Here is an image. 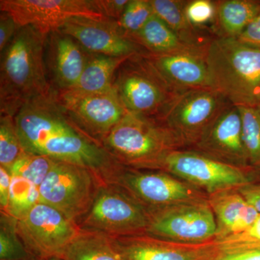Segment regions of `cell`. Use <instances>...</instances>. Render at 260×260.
<instances>
[{
    "mask_svg": "<svg viewBox=\"0 0 260 260\" xmlns=\"http://www.w3.org/2000/svg\"><path fill=\"white\" fill-rule=\"evenodd\" d=\"M14 119L25 153L87 168L108 184L123 167L72 121L54 92L24 105Z\"/></svg>",
    "mask_w": 260,
    "mask_h": 260,
    "instance_id": "cell-1",
    "label": "cell"
},
{
    "mask_svg": "<svg viewBox=\"0 0 260 260\" xmlns=\"http://www.w3.org/2000/svg\"><path fill=\"white\" fill-rule=\"evenodd\" d=\"M56 97L72 121L101 144L127 113L114 88L93 93L68 90L58 92Z\"/></svg>",
    "mask_w": 260,
    "mask_h": 260,
    "instance_id": "cell-13",
    "label": "cell"
},
{
    "mask_svg": "<svg viewBox=\"0 0 260 260\" xmlns=\"http://www.w3.org/2000/svg\"><path fill=\"white\" fill-rule=\"evenodd\" d=\"M42 260H64L63 259H61L60 257H50V258H47V259H44Z\"/></svg>",
    "mask_w": 260,
    "mask_h": 260,
    "instance_id": "cell-40",
    "label": "cell"
},
{
    "mask_svg": "<svg viewBox=\"0 0 260 260\" xmlns=\"http://www.w3.org/2000/svg\"><path fill=\"white\" fill-rule=\"evenodd\" d=\"M184 11L189 23L199 28L211 23L216 18V3L210 0L186 2Z\"/></svg>",
    "mask_w": 260,
    "mask_h": 260,
    "instance_id": "cell-33",
    "label": "cell"
},
{
    "mask_svg": "<svg viewBox=\"0 0 260 260\" xmlns=\"http://www.w3.org/2000/svg\"><path fill=\"white\" fill-rule=\"evenodd\" d=\"M102 145L118 164L138 170H159L171 152L182 149L160 121L128 112Z\"/></svg>",
    "mask_w": 260,
    "mask_h": 260,
    "instance_id": "cell-4",
    "label": "cell"
},
{
    "mask_svg": "<svg viewBox=\"0 0 260 260\" xmlns=\"http://www.w3.org/2000/svg\"><path fill=\"white\" fill-rule=\"evenodd\" d=\"M191 149L229 165L250 169L243 141L239 108L231 104L224 109Z\"/></svg>",
    "mask_w": 260,
    "mask_h": 260,
    "instance_id": "cell-16",
    "label": "cell"
},
{
    "mask_svg": "<svg viewBox=\"0 0 260 260\" xmlns=\"http://www.w3.org/2000/svg\"><path fill=\"white\" fill-rule=\"evenodd\" d=\"M238 39L249 45L260 48V13Z\"/></svg>",
    "mask_w": 260,
    "mask_h": 260,
    "instance_id": "cell-38",
    "label": "cell"
},
{
    "mask_svg": "<svg viewBox=\"0 0 260 260\" xmlns=\"http://www.w3.org/2000/svg\"><path fill=\"white\" fill-rule=\"evenodd\" d=\"M0 260H39L25 246L17 231V219L1 211Z\"/></svg>",
    "mask_w": 260,
    "mask_h": 260,
    "instance_id": "cell-26",
    "label": "cell"
},
{
    "mask_svg": "<svg viewBox=\"0 0 260 260\" xmlns=\"http://www.w3.org/2000/svg\"><path fill=\"white\" fill-rule=\"evenodd\" d=\"M145 56L162 79L179 93L213 88L205 54H147Z\"/></svg>",
    "mask_w": 260,
    "mask_h": 260,
    "instance_id": "cell-17",
    "label": "cell"
},
{
    "mask_svg": "<svg viewBox=\"0 0 260 260\" xmlns=\"http://www.w3.org/2000/svg\"><path fill=\"white\" fill-rule=\"evenodd\" d=\"M17 231L28 250L42 260L61 257L80 229L59 210L39 202L17 220Z\"/></svg>",
    "mask_w": 260,
    "mask_h": 260,
    "instance_id": "cell-11",
    "label": "cell"
},
{
    "mask_svg": "<svg viewBox=\"0 0 260 260\" xmlns=\"http://www.w3.org/2000/svg\"><path fill=\"white\" fill-rule=\"evenodd\" d=\"M243 141L249 167L260 171V104L240 107Z\"/></svg>",
    "mask_w": 260,
    "mask_h": 260,
    "instance_id": "cell-27",
    "label": "cell"
},
{
    "mask_svg": "<svg viewBox=\"0 0 260 260\" xmlns=\"http://www.w3.org/2000/svg\"><path fill=\"white\" fill-rule=\"evenodd\" d=\"M153 14L150 0H130L117 23L129 39L139 32Z\"/></svg>",
    "mask_w": 260,
    "mask_h": 260,
    "instance_id": "cell-32",
    "label": "cell"
},
{
    "mask_svg": "<svg viewBox=\"0 0 260 260\" xmlns=\"http://www.w3.org/2000/svg\"><path fill=\"white\" fill-rule=\"evenodd\" d=\"M48 36L30 25L20 27L1 53V115L15 117L28 102L53 93L44 59Z\"/></svg>",
    "mask_w": 260,
    "mask_h": 260,
    "instance_id": "cell-2",
    "label": "cell"
},
{
    "mask_svg": "<svg viewBox=\"0 0 260 260\" xmlns=\"http://www.w3.org/2000/svg\"><path fill=\"white\" fill-rule=\"evenodd\" d=\"M39 203V187L23 178L12 176L9 203L3 212L18 220Z\"/></svg>",
    "mask_w": 260,
    "mask_h": 260,
    "instance_id": "cell-28",
    "label": "cell"
},
{
    "mask_svg": "<svg viewBox=\"0 0 260 260\" xmlns=\"http://www.w3.org/2000/svg\"><path fill=\"white\" fill-rule=\"evenodd\" d=\"M114 88L128 112L157 120L181 94L162 79L145 54L133 56L121 65Z\"/></svg>",
    "mask_w": 260,
    "mask_h": 260,
    "instance_id": "cell-5",
    "label": "cell"
},
{
    "mask_svg": "<svg viewBox=\"0 0 260 260\" xmlns=\"http://www.w3.org/2000/svg\"><path fill=\"white\" fill-rule=\"evenodd\" d=\"M112 239L114 247L124 260H200L213 242L184 245L145 234Z\"/></svg>",
    "mask_w": 260,
    "mask_h": 260,
    "instance_id": "cell-18",
    "label": "cell"
},
{
    "mask_svg": "<svg viewBox=\"0 0 260 260\" xmlns=\"http://www.w3.org/2000/svg\"><path fill=\"white\" fill-rule=\"evenodd\" d=\"M149 220L148 208L124 188L104 183L78 225L80 230L125 237L145 234Z\"/></svg>",
    "mask_w": 260,
    "mask_h": 260,
    "instance_id": "cell-6",
    "label": "cell"
},
{
    "mask_svg": "<svg viewBox=\"0 0 260 260\" xmlns=\"http://www.w3.org/2000/svg\"><path fill=\"white\" fill-rule=\"evenodd\" d=\"M200 260H260V244L213 242Z\"/></svg>",
    "mask_w": 260,
    "mask_h": 260,
    "instance_id": "cell-30",
    "label": "cell"
},
{
    "mask_svg": "<svg viewBox=\"0 0 260 260\" xmlns=\"http://www.w3.org/2000/svg\"><path fill=\"white\" fill-rule=\"evenodd\" d=\"M220 37L238 39L260 13V2L223 0L216 3Z\"/></svg>",
    "mask_w": 260,
    "mask_h": 260,
    "instance_id": "cell-23",
    "label": "cell"
},
{
    "mask_svg": "<svg viewBox=\"0 0 260 260\" xmlns=\"http://www.w3.org/2000/svg\"><path fill=\"white\" fill-rule=\"evenodd\" d=\"M49 55L54 85L59 92L74 88L88 63L90 53L73 38L59 32L49 34Z\"/></svg>",
    "mask_w": 260,
    "mask_h": 260,
    "instance_id": "cell-19",
    "label": "cell"
},
{
    "mask_svg": "<svg viewBox=\"0 0 260 260\" xmlns=\"http://www.w3.org/2000/svg\"><path fill=\"white\" fill-rule=\"evenodd\" d=\"M230 105L215 89L189 90L180 94L158 121L174 135L182 149L192 148L215 118Z\"/></svg>",
    "mask_w": 260,
    "mask_h": 260,
    "instance_id": "cell-10",
    "label": "cell"
},
{
    "mask_svg": "<svg viewBox=\"0 0 260 260\" xmlns=\"http://www.w3.org/2000/svg\"><path fill=\"white\" fill-rule=\"evenodd\" d=\"M149 213L145 233L149 237L184 245H203L216 237V220L208 199L149 210Z\"/></svg>",
    "mask_w": 260,
    "mask_h": 260,
    "instance_id": "cell-9",
    "label": "cell"
},
{
    "mask_svg": "<svg viewBox=\"0 0 260 260\" xmlns=\"http://www.w3.org/2000/svg\"><path fill=\"white\" fill-rule=\"evenodd\" d=\"M238 242L257 243L260 244V214L250 226L244 232L225 238L219 242Z\"/></svg>",
    "mask_w": 260,
    "mask_h": 260,
    "instance_id": "cell-36",
    "label": "cell"
},
{
    "mask_svg": "<svg viewBox=\"0 0 260 260\" xmlns=\"http://www.w3.org/2000/svg\"><path fill=\"white\" fill-rule=\"evenodd\" d=\"M64 260H124L113 244L112 237L102 233L80 230L66 248Z\"/></svg>",
    "mask_w": 260,
    "mask_h": 260,
    "instance_id": "cell-24",
    "label": "cell"
},
{
    "mask_svg": "<svg viewBox=\"0 0 260 260\" xmlns=\"http://www.w3.org/2000/svg\"><path fill=\"white\" fill-rule=\"evenodd\" d=\"M159 170L175 176L208 196L254 182L252 173L256 171L229 165L191 149L171 152Z\"/></svg>",
    "mask_w": 260,
    "mask_h": 260,
    "instance_id": "cell-8",
    "label": "cell"
},
{
    "mask_svg": "<svg viewBox=\"0 0 260 260\" xmlns=\"http://www.w3.org/2000/svg\"><path fill=\"white\" fill-rule=\"evenodd\" d=\"M248 204L260 214V182L249 183L237 189Z\"/></svg>",
    "mask_w": 260,
    "mask_h": 260,
    "instance_id": "cell-37",
    "label": "cell"
},
{
    "mask_svg": "<svg viewBox=\"0 0 260 260\" xmlns=\"http://www.w3.org/2000/svg\"><path fill=\"white\" fill-rule=\"evenodd\" d=\"M148 54L193 53L205 54L206 47H196L183 41L176 32L153 14L139 32L129 38Z\"/></svg>",
    "mask_w": 260,
    "mask_h": 260,
    "instance_id": "cell-21",
    "label": "cell"
},
{
    "mask_svg": "<svg viewBox=\"0 0 260 260\" xmlns=\"http://www.w3.org/2000/svg\"><path fill=\"white\" fill-rule=\"evenodd\" d=\"M111 184L124 188L148 210L208 199L203 191L164 171L122 167Z\"/></svg>",
    "mask_w": 260,
    "mask_h": 260,
    "instance_id": "cell-12",
    "label": "cell"
},
{
    "mask_svg": "<svg viewBox=\"0 0 260 260\" xmlns=\"http://www.w3.org/2000/svg\"><path fill=\"white\" fill-rule=\"evenodd\" d=\"M213 88L236 107L260 104V48L235 38L212 39L205 52Z\"/></svg>",
    "mask_w": 260,
    "mask_h": 260,
    "instance_id": "cell-3",
    "label": "cell"
},
{
    "mask_svg": "<svg viewBox=\"0 0 260 260\" xmlns=\"http://www.w3.org/2000/svg\"><path fill=\"white\" fill-rule=\"evenodd\" d=\"M208 203L216 220V237L214 242L244 232L259 215L237 189H227L210 195Z\"/></svg>",
    "mask_w": 260,
    "mask_h": 260,
    "instance_id": "cell-20",
    "label": "cell"
},
{
    "mask_svg": "<svg viewBox=\"0 0 260 260\" xmlns=\"http://www.w3.org/2000/svg\"><path fill=\"white\" fill-rule=\"evenodd\" d=\"M154 14L162 20L184 42L196 46L206 47L208 40L198 28L191 25L185 15V1L177 0H150Z\"/></svg>",
    "mask_w": 260,
    "mask_h": 260,
    "instance_id": "cell-25",
    "label": "cell"
},
{
    "mask_svg": "<svg viewBox=\"0 0 260 260\" xmlns=\"http://www.w3.org/2000/svg\"><path fill=\"white\" fill-rule=\"evenodd\" d=\"M0 10L9 13L19 27H34L49 35L75 17L108 19L93 0H1Z\"/></svg>",
    "mask_w": 260,
    "mask_h": 260,
    "instance_id": "cell-14",
    "label": "cell"
},
{
    "mask_svg": "<svg viewBox=\"0 0 260 260\" xmlns=\"http://www.w3.org/2000/svg\"><path fill=\"white\" fill-rule=\"evenodd\" d=\"M20 28L14 18L6 12L0 14V51L1 53L13 40Z\"/></svg>",
    "mask_w": 260,
    "mask_h": 260,
    "instance_id": "cell-35",
    "label": "cell"
},
{
    "mask_svg": "<svg viewBox=\"0 0 260 260\" xmlns=\"http://www.w3.org/2000/svg\"><path fill=\"white\" fill-rule=\"evenodd\" d=\"M25 153L19 140L13 116L1 115L0 119V167L9 170Z\"/></svg>",
    "mask_w": 260,
    "mask_h": 260,
    "instance_id": "cell-31",
    "label": "cell"
},
{
    "mask_svg": "<svg viewBox=\"0 0 260 260\" xmlns=\"http://www.w3.org/2000/svg\"><path fill=\"white\" fill-rule=\"evenodd\" d=\"M59 31L73 38L90 54L116 57L147 54L124 36L117 21L110 19L75 17L68 20Z\"/></svg>",
    "mask_w": 260,
    "mask_h": 260,
    "instance_id": "cell-15",
    "label": "cell"
},
{
    "mask_svg": "<svg viewBox=\"0 0 260 260\" xmlns=\"http://www.w3.org/2000/svg\"><path fill=\"white\" fill-rule=\"evenodd\" d=\"M12 175L10 171L0 167V205L1 211H5L9 203Z\"/></svg>",
    "mask_w": 260,
    "mask_h": 260,
    "instance_id": "cell-39",
    "label": "cell"
},
{
    "mask_svg": "<svg viewBox=\"0 0 260 260\" xmlns=\"http://www.w3.org/2000/svg\"><path fill=\"white\" fill-rule=\"evenodd\" d=\"M104 183L87 168L56 160L39 186V202L50 205L78 224Z\"/></svg>",
    "mask_w": 260,
    "mask_h": 260,
    "instance_id": "cell-7",
    "label": "cell"
},
{
    "mask_svg": "<svg viewBox=\"0 0 260 260\" xmlns=\"http://www.w3.org/2000/svg\"><path fill=\"white\" fill-rule=\"evenodd\" d=\"M56 160L44 155L24 153L9 169L12 176L23 178L39 188Z\"/></svg>",
    "mask_w": 260,
    "mask_h": 260,
    "instance_id": "cell-29",
    "label": "cell"
},
{
    "mask_svg": "<svg viewBox=\"0 0 260 260\" xmlns=\"http://www.w3.org/2000/svg\"><path fill=\"white\" fill-rule=\"evenodd\" d=\"M99 13L110 20L118 21L121 18L129 0H93Z\"/></svg>",
    "mask_w": 260,
    "mask_h": 260,
    "instance_id": "cell-34",
    "label": "cell"
},
{
    "mask_svg": "<svg viewBox=\"0 0 260 260\" xmlns=\"http://www.w3.org/2000/svg\"><path fill=\"white\" fill-rule=\"evenodd\" d=\"M131 57L133 56L116 57L90 54L78 83L70 90L85 93H102L111 90L114 88L118 70Z\"/></svg>",
    "mask_w": 260,
    "mask_h": 260,
    "instance_id": "cell-22",
    "label": "cell"
}]
</instances>
